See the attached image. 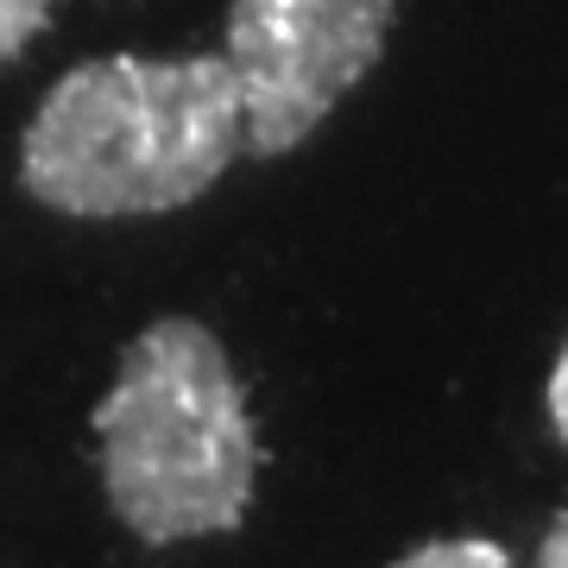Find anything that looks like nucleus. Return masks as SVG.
<instances>
[{
    "label": "nucleus",
    "instance_id": "obj_1",
    "mask_svg": "<svg viewBox=\"0 0 568 568\" xmlns=\"http://www.w3.org/2000/svg\"><path fill=\"white\" fill-rule=\"evenodd\" d=\"M246 140L227 58H95L32 114L20 178L44 209L82 222L196 203Z\"/></svg>",
    "mask_w": 568,
    "mask_h": 568
},
{
    "label": "nucleus",
    "instance_id": "obj_2",
    "mask_svg": "<svg viewBox=\"0 0 568 568\" xmlns=\"http://www.w3.org/2000/svg\"><path fill=\"white\" fill-rule=\"evenodd\" d=\"M95 429L108 506L133 537L190 544L246 518L260 436L241 379L203 323L171 316L145 328L95 405Z\"/></svg>",
    "mask_w": 568,
    "mask_h": 568
},
{
    "label": "nucleus",
    "instance_id": "obj_3",
    "mask_svg": "<svg viewBox=\"0 0 568 568\" xmlns=\"http://www.w3.org/2000/svg\"><path fill=\"white\" fill-rule=\"evenodd\" d=\"M398 0H234L227 70L241 82L246 145L278 159L335 114L379 63Z\"/></svg>",
    "mask_w": 568,
    "mask_h": 568
},
{
    "label": "nucleus",
    "instance_id": "obj_4",
    "mask_svg": "<svg viewBox=\"0 0 568 568\" xmlns=\"http://www.w3.org/2000/svg\"><path fill=\"white\" fill-rule=\"evenodd\" d=\"M392 568H511V556L487 537H443V544H424L398 556Z\"/></svg>",
    "mask_w": 568,
    "mask_h": 568
},
{
    "label": "nucleus",
    "instance_id": "obj_5",
    "mask_svg": "<svg viewBox=\"0 0 568 568\" xmlns=\"http://www.w3.org/2000/svg\"><path fill=\"white\" fill-rule=\"evenodd\" d=\"M58 13V0H0V63L20 58Z\"/></svg>",
    "mask_w": 568,
    "mask_h": 568
},
{
    "label": "nucleus",
    "instance_id": "obj_6",
    "mask_svg": "<svg viewBox=\"0 0 568 568\" xmlns=\"http://www.w3.org/2000/svg\"><path fill=\"white\" fill-rule=\"evenodd\" d=\"M549 424H556V436L568 443V342H562V354H556V373H549Z\"/></svg>",
    "mask_w": 568,
    "mask_h": 568
},
{
    "label": "nucleus",
    "instance_id": "obj_7",
    "mask_svg": "<svg viewBox=\"0 0 568 568\" xmlns=\"http://www.w3.org/2000/svg\"><path fill=\"white\" fill-rule=\"evenodd\" d=\"M544 568H568V518H556V530L544 537Z\"/></svg>",
    "mask_w": 568,
    "mask_h": 568
}]
</instances>
